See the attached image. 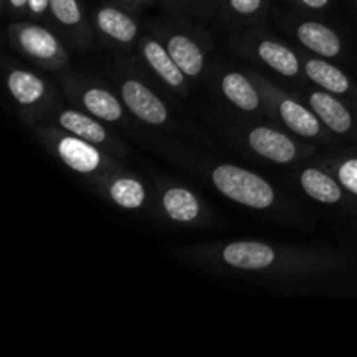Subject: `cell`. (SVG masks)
I'll return each instance as SVG.
<instances>
[{"label":"cell","mask_w":357,"mask_h":357,"mask_svg":"<svg viewBox=\"0 0 357 357\" xmlns=\"http://www.w3.org/2000/svg\"><path fill=\"white\" fill-rule=\"evenodd\" d=\"M183 261L225 274L253 275L274 281H296L337 274L351 264L347 255L330 248L275 244L267 241H213L187 248Z\"/></svg>","instance_id":"cell-1"},{"label":"cell","mask_w":357,"mask_h":357,"mask_svg":"<svg viewBox=\"0 0 357 357\" xmlns=\"http://www.w3.org/2000/svg\"><path fill=\"white\" fill-rule=\"evenodd\" d=\"M35 135L38 142L47 149V152H51L73 173L98 181L105 176L124 171V166L121 160H117V157L65 129L42 126L35 129Z\"/></svg>","instance_id":"cell-2"},{"label":"cell","mask_w":357,"mask_h":357,"mask_svg":"<svg viewBox=\"0 0 357 357\" xmlns=\"http://www.w3.org/2000/svg\"><path fill=\"white\" fill-rule=\"evenodd\" d=\"M250 75L253 77L260 89L265 112L286 131L302 139H319V142L330 143L335 138L317 119V115L295 94H288L260 73L251 72Z\"/></svg>","instance_id":"cell-3"},{"label":"cell","mask_w":357,"mask_h":357,"mask_svg":"<svg viewBox=\"0 0 357 357\" xmlns=\"http://www.w3.org/2000/svg\"><path fill=\"white\" fill-rule=\"evenodd\" d=\"M208 178L223 197L253 211H268L281 204L278 188L246 167L220 162L208 171Z\"/></svg>","instance_id":"cell-4"},{"label":"cell","mask_w":357,"mask_h":357,"mask_svg":"<svg viewBox=\"0 0 357 357\" xmlns=\"http://www.w3.org/2000/svg\"><path fill=\"white\" fill-rule=\"evenodd\" d=\"M237 138L244 149L258 159L279 166H291L309 159L316 149L309 143L300 142L298 136H291L286 129L267 124H255L237 131Z\"/></svg>","instance_id":"cell-5"},{"label":"cell","mask_w":357,"mask_h":357,"mask_svg":"<svg viewBox=\"0 0 357 357\" xmlns=\"http://www.w3.org/2000/svg\"><path fill=\"white\" fill-rule=\"evenodd\" d=\"M9 40L26 58L47 70H61L68 65V52L49 28L37 23H16L9 26Z\"/></svg>","instance_id":"cell-6"},{"label":"cell","mask_w":357,"mask_h":357,"mask_svg":"<svg viewBox=\"0 0 357 357\" xmlns=\"http://www.w3.org/2000/svg\"><path fill=\"white\" fill-rule=\"evenodd\" d=\"M293 94L317 115L335 138L357 142V107L354 105L317 86L316 89L309 87Z\"/></svg>","instance_id":"cell-7"},{"label":"cell","mask_w":357,"mask_h":357,"mask_svg":"<svg viewBox=\"0 0 357 357\" xmlns=\"http://www.w3.org/2000/svg\"><path fill=\"white\" fill-rule=\"evenodd\" d=\"M65 91L72 98L73 103L80 110L87 112L93 117L107 122V124H121L124 122V103L121 96L112 93L100 84L86 82L80 77H72L63 82Z\"/></svg>","instance_id":"cell-8"},{"label":"cell","mask_w":357,"mask_h":357,"mask_svg":"<svg viewBox=\"0 0 357 357\" xmlns=\"http://www.w3.org/2000/svg\"><path fill=\"white\" fill-rule=\"evenodd\" d=\"M296 181L303 194L312 201L357 216V199L352 197L342 187L340 181L321 164L319 166H303L296 174Z\"/></svg>","instance_id":"cell-9"},{"label":"cell","mask_w":357,"mask_h":357,"mask_svg":"<svg viewBox=\"0 0 357 357\" xmlns=\"http://www.w3.org/2000/svg\"><path fill=\"white\" fill-rule=\"evenodd\" d=\"M54 122L58 128L100 146V149L112 153V155L124 157L126 152H128V146L124 145V142L119 136L114 135V131L107 128V122L93 117V115L80 110V108L59 110L58 115H54Z\"/></svg>","instance_id":"cell-10"},{"label":"cell","mask_w":357,"mask_h":357,"mask_svg":"<svg viewBox=\"0 0 357 357\" xmlns=\"http://www.w3.org/2000/svg\"><path fill=\"white\" fill-rule=\"evenodd\" d=\"M119 96L126 110L135 115L143 124L160 128L171 122V110L162 98L153 93L143 80L124 77L119 84Z\"/></svg>","instance_id":"cell-11"},{"label":"cell","mask_w":357,"mask_h":357,"mask_svg":"<svg viewBox=\"0 0 357 357\" xmlns=\"http://www.w3.org/2000/svg\"><path fill=\"white\" fill-rule=\"evenodd\" d=\"M300 58H302L303 75L307 77V80L357 107V82L340 66L316 54H300Z\"/></svg>","instance_id":"cell-12"},{"label":"cell","mask_w":357,"mask_h":357,"mask_svg":"<svg viewBox=\"0 0 357 357\" xmlns=\"http://www.w3.org/2000/svg\"><path fill=\"white\" fill-rule=\"evenodd\" d=\"M7 91L10 98L20 105L21 110L31 114H40L51 101V87L37 73L24 68H9L6 77Z\"/></svg>","instance_id":"cell-13"},{"label":"cell","mask_w":357,"mask_h":357,"mask_svg":"<svg viewBox=\"0 0 357 357\" xmlns=\"http://www.w3.org/2000/svg\"><path fill=\"white\" fill-rule=\"evenodd\" d=\"M159 206L167 220L178 225H197L204 220L206 209L197 194L183 185L164 183L159 190Z\"/></svg>","instance_id":"cell-14"},{"label":"cell","mask_w":357,"mask_h":357,"mask_svg":"<svg viewBox=\"0 0 357 357\" xmlns=\"http://www.w3.org/2000/svg\"><path fill=\"white\" fill-rule=\"evenodd\" d=\"M139 52H142V58L143 61L146 63V66H149V68L152 70L169 89L181 94V96H185V94L188 93V77L181 72V68L176 65L173 56L169 54V51H167V47L164 45V42H160L159 38L153 37L142 38Z\"/></svg>","instance_id":"cell-15"},{"label":"cell","mask_w":357,"mask_h":357,"mask_svg":"<svg viewBox=\"0 0 357 357\" xmlns=\"http://www.w3.org/2000/svg\"><path fill=\"white\" fill-rule=\"evenodd\" d=\"M250 52L261 65L286 79H300L303 73L298 52L274 38H250Z\"/></svg>","instance_id":"cell-16"},{"label":"cell","mask_w":357,"mask_h":357,"mask_svg":"<svg viewBox=\"0 0 357 357\" xmlns=\"http://www.w3.org/2000/svg\"><path fill=\"white\" fill-rule=\"evenodd\" d=\"M295 38L305 51L319 58L338 59L345 52L340 33L321 21H300L295 26Z\"/></svg>","instance_id":"cell-17"},{"label":"cell","mask_w":357,"mask_h":357,"mask_svg":"<svg viewBox=\"0 0 357 357\" xmlns=\"http://www.w3.org/2000/svg\"><path fill=\"white\" fill-rule=\"evenodd\" d=\"M218 89L222 96L244 114H258L265 110L264 98L253 77L237 70H227L218 77Z\"/></svg>","instance_id":"cell-18"},{"label":"cell","mask_w":357,"mask_h":357,"mask_svg":"<svg viewBox=\"0 0 357 357\" xmlns=\"http://www.w3.org/2000/svg\"><path fill=\"white\" fill-rule=\"evenodd\" d=\"M94 185L112 204L119 206L126 211L142 209L149 197L143 181L132 174H126L124 171L101 178V180L94 181Z\"/></svg>","instance_id":"cell-19"},{"label":"cell","mask_w":357,"mask_h":357,"mask_svg":"<svg viewBox=\"0 0 357 357\" xmlns=\"http://www.w3.org/2000/svg\"><path fill=\"white\" fill-rule=\"evenodd\" d=\"M93 24L105 38L122 47L135 44L139 35L135 17L117 6H103L94 10Z\"/></svg>","instance_id":"cell-20"},{"label":"cell","mask_w":357,"mask_h":357,"mask_svg":"<svg viewBox=\"0 0 357 357\" xmlns=\"http://www.w3.org/2000/svg\"><path fill=\"white\" fill-rule=\"evenodd\" d=\"M164 45L188 79H197L206 68V54L194 37L185 31H166Z\"/></svg>","instance_id":"cell-21"},{"label":"cell","mask_w":357,"mask_h":357,"mask_svg":"<svg viewBox=\"0 0 357 357\" xmlns=\"http://www.w3.org/2000/svg\"><path fill=\"white\" fill-rule=\"evenodd\" d=\"M323 167H326L342 187L357 199V149L340 150L319 160Z\"/></svg>","instance_id":"cell-22"},{"label":"cell","mask_w":357,"mask_h":357,"mask_svg":"<svg viewBox=\"0 0 357 357\" xmlns=\"http://www.w3.org/2000/svg\"><path fill=\"white\" fill-rule=\"evenodd\" d=\"M49 13H51L52 20L58 21L59 26L65 28L70 33H79L82 37L84 45L89 44V28L84 20L79 0H51Z\"/></svg>","instance_id":"cell-23"},{"label":"cell","mask_w":357,"mask_h":357,"mask_svg":"<svg viewBox=\"0 0 357 357\" xmlns=\"http://www.w3.org/2000/svg\"><path fill=\"white\" fill-rule=\"evenodd\" d=\"M227 9L241 20H253L264 10L265 0H223Z\"/></svg>","instance_id":"cell-24"},{"label":"cell","mask_w":357,"mask_h":357,"mask_svg":"<svg viewBox=\"0 0 357 357\" xmlns=\"http://www.w3.org/2000/svg\"><path fill=\"white\" fill-rule=\"evenodd\" d=\"M49 6H51V0H28L26 10L33 17H40L49 13Z\"/></svg>","instance_id":"cell-25"},{"label":"cell","mask_w":357,"mask_h":357,"mask_svg":"<svg viewBox=\"0 0 357 357\" xmlns=\"http://www.w3.org/2000/svg\"><path fill=\"white\" fill-rule=\"evenodd\" d=\"M296 3H300L305 9H312V10H321L326 9L328 6L331 3V0H295Z\"/></svg>","instance_id":"cell-26"},{"label":"cell","mask_w":357,"mask_h":357,"mask_svg":"<svg viewBox=\"0 0 357 357\" xmlns=\"http://www.w3.org/2000/svg\"><path fill=\"white\" fill-rule=\"evenodd\" d=\"M10 13H23L28 7V0H3Z\"/></svg>","instance_id":"cell-27"},{"label":"cell","mask_w":357,"mask_h":357,"mask_svg":"<svg viewBox=\"0 0 357 357\" xmlns=\"http://www.w3.org/2000/svg\"><path fill=\"white\" fill-rule=\"evenodd\" d=\"M124 2L131 3V6H143V3H146L149 0H124Z\"/></svg>","instance_id":"cell-28"},{"label":"cell","mask_w":357,"mask_h":357,"mask_svg":"<svg viewBox=\"0 0 357 357\" xmlns=\"http://www.w3.org/2000/svg\"><path fill=\"white\" fill-rule=\"evenodd\" d=\"M356 3H357V0H356Z\"/></svg>","instance_id":"cell-29"}]
</instances>
